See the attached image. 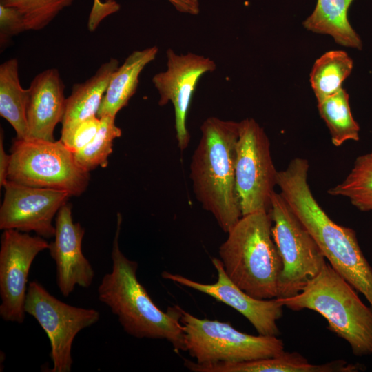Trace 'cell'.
Masks as SVG:
<instances>
[{"label":"cell","instance_id":"obj_4","mask_svg":"<svg viewBox=\"0 0 372 372\" xmlns=\"http://www.w3.org/2000/svg\"><path fill=\"white\" fill-rule=\"evenodd\" d=\"M269 211L242 216L218 249L228 277L251 297H278L282 262L273 241Z\"/></svg>","mask_w":372,"mask_h":372},{"label":"cell","instance_id":"obj_14","mask_svg":"<svg viewBox=\"0 0 372 372\" xmlns=\"http://www.w3.org/2000/svg\"><path fill=\"white\" fill-rule=\"evenodd\" d=\"M217 271L215 283L204 284L182 275L163 271L162 277L178 285L207 294L236 309L254 326L259 335L278 336L277 321L282 316L284 306L276 298L256 299L240 289L228 277L220 258H212Z\"/></svg>","mask_w":372,"mask_h":372},{"label":"cell","instance_id":"obj_17","mask_svg":"<svg viewBox=\"0 0 372 372\" xmlns=\"http://www.w3.org/2000/svg\"><path fill=\"white\" fill-rule=\"evenodd\" d=\"M208 372H358L360 364L342 360L313 364L298 352H285L271 358L243 362H218L206 366Z\"/></svg>","mask_w":372,"mask_h":372},{"label":"cell","instance_id":"obj_16","mask_svg":"<svg viewBox=\"0 0 372 372\" xmlns=\"http://www.w3.org/2000/svg\"><path fill=\"white\" fill-rule=\"evenodd\" d=\"M59 70L49 68L34 76L28 90L27 139L55 141L54 131L65 114L67 98Z\"/></svg>","mask_w":372,"mask_h":372},{"label":"cell","instance_id":"obj_31","mask_svg":"<svg viewBox=\"0 0 372 372\" xmlns=\"http://www.w3.org/2000/svg\"><path fill=\"white\" fill-rule=\"evenodd\" d=\"M10 161V154H7L3 147V132L0 135V185L4 186L8 181L7 176Z\"/></svg>","mask_w":372,"mask_h":372},{"label":"cell","instance_id":"obj_3","mask_svg":"<svg viewBox=\"0 0 372 372\" xmlns=\"http://www.w3.org/2000/svg\"><path fill=\"white\" fill-rule=\"evenodd\" d=\"M121 223V214L118 213L111 253L112 270L104 275L99 285V299L117 316L127 334L137 338L164 339L176 351H185L177 305L163 311L139 282L138 263L127 258L119 247Z\"/></svg>","mask_w":372,"mask_h":372},{"label":"cell","instance_id":"obj_1","mask_svg":"<svg viewBox=\"0 0 372 372\" xmlns=\"http://www.w3.org/2000/svg\"><path fill=\"white\" fill-rule=\"evenodd\" d=\"M309 167L307 159L295 158L278 171L280 194L331 267L364 296L372 309V267L355 231L333 222L316 200L307 182Z\"/></svg>","mask_w":372,"mask_h":372},{"label":"cell","instance_id":"obj_27","mask_svg":"<svg viewBox=\"0 0 372 372\" xmlns=\"http://www.w3.org/2000/svg\"><path fill=\"white\" fill-rule=\"evenodd\" d=\"M100 125V118L94 116L87 118L66 130L61 131L60 141L71 152L76 153L92 141Z\"/></svg>","mask_w":372,"mask_h":372},{"label":"cell","instance_id":"obj_7","mask_svg":"<svg viewBox=\"0 0 372 372\" xmlns=\"http://www.w3.org/2000/svg\"><path fill=\"white\" fill-rule=\"evenodd\" d=\"M7 178L20 185L65 191L78 196L85 191L90 174L77 165L74 154L60 140L16 138Z\"/></svg>","mask_w":372,"mask_h":372},{"label":"cell","instance_id":"obj_8","mask_svg":"<svg viewBox=\"0 0 372 372\" xmlns=\"http://www.w3.org/2000/svg\"><path fill=\"white\" fill-rule=\"evenodd\" d=\"M269 212L272 237L282 262L277 298L292 297L319 273L326 258L280 194H273Z\"/></svg>","mask_w":372,"mask_h":372},{"label":"cell","instance_id":"obj_12","mask_svg":"<svg viewBox=\"0 0 372 372\" xmlns=\"http://www.w3.org/2000/svg\"><path fill=\"white\" fill-rule=\"evenodd\" d=\"M166 57V70L156 74L152 81L160 96L158 105L170 102L174 107L176 138L183 150L190 140L187 116L193 94L200 79L214 71L216 64L209 57L192 52L178 54L171 48L167 50Z\"/></svg>","mask_w":372,"mask_h":372},{"label":"cell","instance_id":"obj_19","mask_svg":"<svg viewBox=\"0 0 372 372\" xmlns=\"http://www.w3.org/2000/svg\"><path fill=\"white\" fill-rule=\"evenodd\" d=\"M119 66L116 59L103 63L95 74L82 83L74 85L67 98L61 131L87 118L96 116L110 79Z\"/></svg>","mask_w":372,"mask_h":372},{"label":"cell","instance_id":"obj_28","mask_svg":"<svg viewBox=\"0 0 372 372\" xmlns=\"http://www.w3.org/2000/svg\"><path fill=\"white\" fill-rule=\"evenodd\" d=\"M25 30L24 20L19 11L14 7L0 3L1 47H4L11 37Z\"/></svg>","mask_w":372,"mask_h":372},{"label":"cell","instance_id":"obj_30","mask_svg":"<svg viewBox=\"0 0 372 372\" xmlns=\"http://www.w3.org/2000/svg\"><path fill=\"white\" fill-rule=\"evenodd\" d=\"M179 12L191 15H197L200 12L199 0H167ZM115 0H105V2L112 3Z\"/></svg>","mask_w":372,"mask_h":372},{"label":"cell","instance_id":"obj_9","mask_svg":"<svg viewBox=\"0 0 372 372\" xmlns=\"http://www.w3.org/2000/svg\"><path fill=\"white\" fill-rule=\"evenodd\" d=\"M235 174L242 215L269 211L278 171L273 163L268 136L254 118L239 122Z\"/></svg>","mask_w":372,"mask_h":372},{"label":"cell","instance_id":"obj_5","mask_svg":"<svg viewBox=\"0 0 372 372\" xmlns=\"http://www.w3.org/2000/svg\"><path fill=\"white\" fill-rule=\"evenodd\" d=\"M277 298L291 310L307 309L320 314L327 320L328 329L346 340L354 355H372V309L327 262L299 293Z\"/></svg>","mask_w":372,"mask_h":372},{"label":"cell","instance_id":"obj_23","mask_svg":"<svg viewBox=\"0 0 372 372\" xmlns=\"http://www.w3.org/2000/svg\"><path fill=\"white\" fill-rule=\"evenodd\" d=\"M349 94L341 88L318 102L320 117L329 128L332 143L340 146L348 141H359L360 127L351 112Z\"/></svg>","mask_w":372,"mask_h":372},{"label":"cell","instance_id":"obj_22","mask_svg":"<svg viewBox=\"0 0 372 372\" xmlns=\"http://www.w3.org/2000/svg\"><path fill=\"white\" fill-rule=\"evenodd\" d=\"M353 67V60L342 50L329 51L318 58L309 76L318 102L342 88V84L350 75Z\"/></svg>","mask_w":372,"mask_h":372},{"label":"cell","instance_id":"obj_29","mask_svg":"<svg viewBox=\"0 0 372 372\" xmlns=\"http://www.w3.org/2000/svg\"><path fill=\"white\" fill-rule=\"evenodd\" d=\"M119 9L120 5L116 1L107 3L101 0H94L88 19L89 30L94 31L105 17L116 12Z\"/></svg>","mask_w":372,"mask_h":372},{"label":"cell","instance_id":"obj_13","mask_svg":"<svg viewBox=\"0 0 372 372\" xmlns=\"http://www.w3.org/2000/svg\"><path fill=\"white\" fill-rule=\"evenodd\" d=\"M0 209V229L34 231L44 238L54 236L52 219L71 195L65 191L30 187L10 180Z\"/></svg>","mask_w":372,"mask_h":372},{"label":"cell","instance_id":"obj_24","mask_svg":"<svg viewBox=\"0 0 372 372\" xmlns=\"http://www.w3.org/2000/svg\"><path fill=\"white\" fill-rule=\"evenodd\" d=\"M327 192L349 198L362 211H372V149L358 156L346 178Z\"/></svg>","mask_w":372,"mask_h":372},{"label":"cell","instance_id":"obj_2","mask_svg":"<svg viewBox=\"0 0 372 372\" xmlns=\"http://www.w3.org/2000/svg\"><path fill=\"white\" fill-rule=\"evenodd\" d=\"M190 163L194 194L225 233L242 216L236 184L239 122L211 116L200 125Z\"/></svg>","mask_w":372,"mask_h":372},{"label":"cell","instance_id":"obj_25","mask_svg":"<svg viewBox=\"0 0 372 372\" xmlns=\"http://www.w3.org/2000/svg\"><path fill=\"white\" fill-rule=\"evenodd\" d=\"M101 125L92 141L74 154L77 165L89 172L97 167H106L108 157L112 152L113 141L121 135V130L115 124V117L110 115L100 118Z\"/></svg>","mask_w":372,"mask_h":372},{"label":"cell","instance_id":"obj_20","mask_svg":"<svg viewBox=\"0 0 372 372\" xmlns=\"http://www.w3.org/2000/svg\"><path fill=\"white\" fill-rule=\"evenodd\" d=\"M353 0H317L313 13L303 22L309 31L331 36L343 46L361 50L362 40L351 27L348 10Z\"/></svg>","mask_w":372,"mask_h":372},{"label":"cell","instance_id":"obj_6","mask_svg":"<svg viewBox=\"0 0 372 372\" xmlns=\"http://www.w3.org/2000/svg\"><path fill=\"white\" fill-rule=\"evenodd\" d=\"M185 351L198 364L243 362L277 356L285 351L278 336L252 335L231 324L200 319L177 306Z\"/></svg>","mask_w":372,"mask_h":372},{"label":"cell","instance_id":"obj_18","mask_svg":"<svg viewBox=\"0 0 372 372\" xmlns=\"http://www.w3.org/2000/svg\"><path fill=\"white\" fill-rule=\"evenodd\" d=\"M158 52L157 46L132 52L113 74L102 99L96 116L116 114L125 107L136 92L138 77L145 67L154 61Z\"/></svg>","mask_w":372,"mask_h":372},{"label":"cell","instance_id":"obj_11","mask_svg":"<svg viewBox=\"0 0 372 372\" xmlns=\"http://www.w3.org/2000/svg\"><path fill=\"white\" fill-rule=\"evenodd\" d=\"M48 248L49 243L38 235L3 230L0 248V316L3 320L24 321L30 267L39 253Z\"/></svg>","mask_w":372,"mask_h":372},{"label":"cell","instance_id":"obj_26","mask_svg":"<svg viewBox=\"0 0 372 372\" xmlns=\"http://www.w3.org/2000/svg\"><path fill=\"white\" fill-rule=\"evenodd\" d=\"M74 0H0V3L14 7L21 14L26 30H40L46 27Z\"/></svg>","mask_w":372,"mask_h":372},{"label":"cell","instance_id":"obj_10","mask_svg":"<svg viewBox=\"0 0 372 372\" xmlns=\"http://www.w3.org/2000/svg\"><path fill=\"white\" fill-rule=\"evenodd\" d=\"M24 308L25 313L38 322L49 338L53 365L51 371L70 372L74 340L83 329L98 322L99 312L61 301L37 280L28 284Z\"/></svg>","mask_w":372,"mask_h":372},{"label":"cell","instance_id":"obj_15","mask_svg":"<svg viewBox=\"0 0 372 372\" xmlns=\"http://www.w3.org/2000/svg\"><path fill=\"white\" fill-rule=\"evenodd\" d=\"M54 226V240L49 243L48 250L56 264L57 287L62 296L68 297L76 286L90 287L94 271L82 251L85 229L73 221L70 204L59 210Z\"/></svg>","mask_w":372,"mask_h":372},{"label":"cell","instance_id":"obj_21","mask_svg":"<svg viewBox=\"0 0 372 372\" xmlns=\"http://www.w3.org/2000/svg\"><path fill=\"white\" fill-rule=\"evenodd\" d=\"M28 90L21 85L17 59L3 62L0 65V115L12 126L19 139L28 138Z\"/></svg>","mask_w":372,"mask_h":372}]
</instances>
